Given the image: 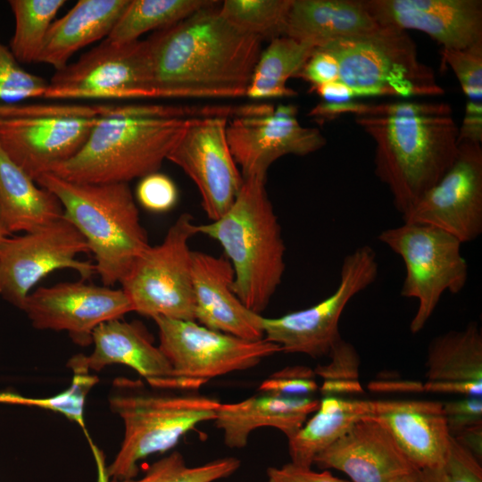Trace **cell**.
Segmentation results:
<instances>
[{
  "instance_id": "1",
  "label": "cell",
  "mask_w": 482,
  "mask_h": 482,
  "mask_svg": "<svg viewBox=\"0 0 482 482\" xmlns=\"http://www.w3.org/2000/svg\"><path fill=\"white\" fill-rule=\"evenodd\" d=\"M216 4L146 39L160 98L246 96L262 40L231 24Z\"/></svg>"
},
{
  "instance_id": "2",
  "label": "cell",
  "mask_w": 482,
  "mask_h": 482,
  "mask_svg": "<svg viewBox=\"0 0 482 482\" xmlns=\"http://www.w3.org/2000/svg\"><path fill=\"white\" fill-rule=\"evenodd\" d=\"M354 118L375 142V174L401 215L443 177L458 154L459 127L447 103H370Z\"/></svg>"
},
{
  "instance_id": "3",
  "label": "cell",
  "mask_w": 482,
  "mask_h": 482,
  "mask_svg": "<svg viewBox=\"0 0 482 482\" xmlns=\"http://www.w3.org/2000/svg\"><path fill=\"white\" fill-rule=\"evenodd\" d=\"M233 112L232 105H114L81 149L51 173L78 183H129L158 171L195 119Z\"/></svg>"
},
{
  "instance_id": "4",
  "label": "cell",
  "mask_w": 482,
  "mask_h": 482,
  "mask_svg": "<svg viewBox=\"0 0 482 482\" xmlns=\"http://www.w3.org/2000/svg\"><path fill=\"white\" fill-rule=\"evenodd\" d=\"M265 183L263 179L244 178L226 213L210 223L196 225L197 234L222 246L234 271L235 295L258 314L269 305L286 270V245Z\"/></svg>"
},
{
  "instance_id": "5",
  "label": "cell",
  "mask_w": 482,
  "mask_h": 482,
  "mask_svg": "<svg viewBox=\"0 0 482 482\" xmlns=\"http://www.w3.org/2000/svg\"><path fill=\"white\" fill-rule=\"evenodd\" d=\"M35 182L58 198L62 217L85 238L104 286L120 282L150 245L129 183H78L53 173Z\"/></svg>"
},
{
  "instance_id": "6",
  "label": "cell",
  "mask_w": 482,
  "mask_h": 482,
  "mask_svg": "<svg viewBox=\"0 0 482 482\" xmlns=\"http://www.w3.org/2000/svg\"><path fill=\"white\" fill-rule=\"evenodd\" d=\"M168 391L148 389L140 380H114L109 403L123 422L124 436L107 477L135 478L141 460L170 450L196 425L216 418L219 400L197 391Z\"/></svg>"
},
{
  "instance_id": "7",
  "label": "cell",
  "mask_w": 482,
  "mask_h": 482,
  "mask_svg": "<svg viewBox=\"0 0 482 482\" xmlns=\"http://www.w3.org/2000/svg\"><path fill=\"white\" fill-rule=\"evenodd\" d=\"M335 56L338 79L355 97L434 96L445 93L433 69L422 62L407 31L383 26L374 34L318 47Z\"/></svg>"
},
{
  "instance_id": "8",
  "label": "cell",
  "mask_w": 482,
  "mask_h": 482,
  "mask_svg": "<svg viewBox=\"0 0 482 482\" xmlns=\"http://www.w3.org/2000/svg\"><path fill=\"white\" fill-rule=\"evenodd\" d=\"M378 239L400 256L405 267L401 295L418 301L410 330L421 331L443 294L460 293L468 279V263L461 243L433 226L403 222L380 232Z\"/></svg>"
},
{
  "instance_id": "9",
  "label": "cell",
  "mask_w": 482,
  "mask_h": 482,
  "mask_svg": "<svg viewBox=\"0 0 482 482\" xmlns=\"http://www.w3.org/2000/svg\"><path fill=\"white\" fill-rule=\"evenodd\" d=\"M194 217L180 214L162 242L149 245L120 282L133 312L150 317L195 321L192 287Z\"/></svg>"
},
{
  "instance_id": "10",
  "label": "cell",
  "mask_w": 482,
  "mask_h": 482,
  "mask_svg": "<svg viewBox=\"0 0 482 482\" xmlns=\"http://www.w3.org/2000/svg\"><path fill=\"white\" fill-rule=\"evenodd\" d=\"M43 98H160L154 86L146 39L126 44L104 39L76 62L56 71Z\"/></svg>"
},
{
  "instance_id": "11",
  "label": "cell",
  "mask_w": 482,
  "mask_h": 482,
  "mask_svg": "<svg viewBox=\"0 0 482 482\" xmlns=\"http://www.w3.org/2000/svg\"><path fill=\"white\" fill-rule=\"evenodd\" d=\"M378 263L372 247L364 245L346 254L336 290L320 303L278 318L262 317L263 338L287 353L317 359L330 353L341 339L338 324L347 303L374 283Z\"/></svg>"
},
{
  "instance_id": "12",
  "label": "cell",
  "mask_w": 482,
  "mask_h": 482,
  "mask_svg": "<svg viewBox=\"0 0 482 482\" xmlns=\"http://www.w3.org/2000/svg\"><path fill=\"white\" fill-rule=\"evenodd\" d=\"M159 348L177 378L198 391L208 380L257 366L281 348L262 338L247 340L208 328L196 321L153 319Z\"/></svg>"
},
{
  "instance_id": "13",
  "label": "cell",
  "mask_w": 482,
  "mask_h": 482,
  "mask_svg": "<svg viewBox=\"0 0 482 482\" xmlns=\"http://www.w3.org/2000/svg\"><path fill=\"white\" fill-rule=\"evenodd\" d=\"M90 253L79 231L63 217L33 232L7 236L0 242V295L21 310L33 287L52 271L71 269L82 280L95 264L77 259Z\"/></svg>"
},
{
  "instance_id": "14",
  "label": "cell",
  "mask_w": 482,
  "mask_h": 482,
  "mask_svg": "<svg viewBox=\"0 0 482 482\" xmlns=\"http://www.w3.org/2000/svg\"><path fill=\"white\" fill-rule=\"evenodd\" d=\"M229 120L222 116L195 119L167 157L193 180L212 221L226 213L244 183L227 141Z\"/></svg>"
},
{
  "instance_id": "15",
  "label": "cell",
  "mask_w": 482,
  "mask_h": 482,
  "mask_svg": "<svg viewBox=\"0 0 482 482\" xmlns=\"http://www.w3.org/2000/svg\"><path fill=\"white\" fill-rule=\"evenodd\" d=\"M403 222L438 228L461 244L482 233V146L461 142L443 177L403 215Z\"/></svg>"
},
{
  "instance_id": "16",
  "label": "cell",
  "mask_w": 482,
  "mask_h": 482,
  "mask_svg": "<svg viewBox=\"0 0 482 482\" xmlns=\"http://www.w3.org/2000/svg\"><path fill=\"white\" fill-rule=\"evenodd\" d=\"M295 104L229 120L227 141L243 178L266 179L270 165L287 154L307 155L322 148L326 137L317 128L303 127Z\"/></svg>"
},
{
  "instance_id": "17",
  "label": "cell",
  "mask_w": 482,
  "mask_h": 482,
  "mask_svg": "<svg viewBox=\"0 0 482 482\" xmlns=\"http://www.w3.org/2000/svg\"><path fill=\"white\" fill-rule=\"evenodd\" d=\"M21 310L34 328L66 331L74 343L87 346L100 324L121 319L133 307L121 288L81 280L40 287L30 292Z\"/></svg>"
},
{
  "instance_id": "18",
  "label": "cell",
  "mask_w": 482,
  "mask_h": 482,
  "mask_svg": "<svg viewBox=\"0 0 482 482\" xmlns=\"http://www.w3.org/2000/svg\"><path fill=\"white\" fill-rule=\"evenodd\" d=\"M100 117L0 120V145L15 164L36 180L71 159Z\"/></svg>"
},
{
  "instance_id": "19",
  "label": "cell",
  "mask_w": 482,
  "mask_h": 482,
  "mask_svg": "<svg viewBox=\"0 0 482 482\" xmlns=\"http://www.w3.org/2000/svg\"><path fill=\"white\" fill-rule=\"evenodd\" d=\"M382 26L417 29L446 49L482 44L481 0H363Z\"/></svg>"
},
{
  "instance_id": "20",
  "label": "cell",
  "mask_w": 482,
  "mask_h": 482,
  "mask_svg": "<svg viewBox=\"0 0 482 482\" xmlns=\"http://www.w3.org/2000/svg\"><path fill=\"white\" fill-rule=\"evenodd\" d=\"M313 464L337 470L352 482H395L418 471L388 431L371 418L353 425Z\"/></svg>"
},
{
  "instance_id": "21",
  "label": "cell",
  "mask_w": 482,
  "mask_h": 482,
  "mask_svg": "<svg viewBox=\"0 0 482 482\" xmlns=\"http://www.w3.org/2000/svg\"><path fill=\"white\" fill-rule=\"evenodd\" d=\"M234 271L226 256L192 251V287L195 321L247 340L263 338L262 314L237 298L232 289Z\"/></svg>"
},
{
  "instance_id": "22",
  "label": "cell",
  "mask_w": 482,
  "mask_h": 482,
  "mask_svg": "<svg viewBox=\"0 0 482 482\" xmlns=\"http://www.w3.org/2000/svg\"><path fill=\"white\" fill-rule=\"evenodd\" d=\"M391 435L418 470L442 464L451 439L443 403L428 400H374L372 418Z\"/></svg>"
},
{
  "instance_id": "23",
  "label": "cell",
  "mask_w": 482,
  "mask_h": 482,
  "mask_svg": "<svg viewBox=\"0 0 482 482\" xmlns=\"http://www.w3.org/2000/svg\"><path fill=\"white\" fill-rule=\"evenodd\" d=\"M93 352L86 356L90 370L100 371L108 365H126L145 378L151 387L163 390L194 391L155 346L143 325L114 319L100 324L93 332Z\"/></svg>"
},
{
  "instance_id": "24",
  "label": "cell",
  "mask_w": 482,
  "mask_h": 482,
  "mask_svg": "<svg viewBox=\"0 0 482 482\" xmlns=\"http://www.w3.org/2000/svg\"><path fill=\"white\" fill-rule=\"evenodd\" d=\"M319 403L320 400L308 396L262 394L237 403H220L213 421L222 431L226 446L242 449L247 445L250 434L263 427L277 428L290 438Z\"/></svg>"
},
{
  "instance_id": "25",
  "label": "cell",
  "mask_w": 482,
  "mask_h": 482,
  "mask_svg": "<svg viewBox=\"0 0 482 482\" xmlns=\"http://www.w3.org/2000/svg\"><path fill=\"white\" fill-rule=\"evenodd\" d=\"M382 27L363 0H293L285 36L318 48L338 39L369 36Z\"/></svg>"
},
{
  "instance_id": "26",
  "label": "cell",
  "mask_w": 482,
  "mask_h": 482,
  "mask_svg": "<svg viewBox=\"0 0 482 482\" xmlns=\"http://www.w3.org/2000/svg\"><path fill=\"white\" fill-rule=\"evenodd\" d=\"M129 0H79L52 23L37 62L62 70L74 54L106 38Z\"/></svg>"
},
{
  "instance_id": "27",
  "label": "cell",
  "mask_w": 482,
  "mask_h": 482,
  "mask_svg": "<svg viewBox=\"0 0 482 482\" xmlns=\"http://www.w3.org/2000/svg\"><path fill=\"white\" fill-rule=\"evenodd\" d=\"M62 214L58 198L38 187L0 145V221L7 235L33 232Z\"/></svg>"
},
{
  "instance_id": "28",
  "label": "cell",
  "mask_w": 482,
  "mask_h": 482,
  "mask_svg": "<svg viewBox=\"0 0 482 482\" xmlns=\"http://www.w3.org/2000/svg\"><path fill=\"white\" fill-rule=\"evenodd\" d=\"M374 400L342 399L326 395L314 415L288 438L292 463L312 468L318 454L348 432L353 425L372 418Z\"/></svg>"
},
{
  "instance_id": "29",
  "label": "cell",
  "mask_w": 482,
  "mask_h": 482,
  "mask_svg": "<svg viewBox=\"0 0 482 482\" xmlns=\"http://www.w3.org/2000/svg\"><path fill=\"white\" fill-rule=\"evenodd\" d=\"M427 382L482 383V333L478 323L433 338L426 359Z\"/></svg>"
},
{
  "instance_id": "30",
  "label": "cell",
  "mask_w": 482,
  "mask_h": 482,
  "mask_svg": "<svg viewBox=\"0 0 482 482\" xmlns=\"http://www.w3.org/2000/svg\"><path fill=\"white\" fill-rule=\"evenodd\" d=\"M315 49L287 36L271 39L260 54L245 96L264 100L296 96L287 82L297 78Z\"/></svg>"
},
{
  "instance_id": "31",
  "label": "cell",
  "mask_w": 482,
  "mask_h": 482,
  "mask_svg": "<svg viewBox=\"0 0 482 482\" xmlns=\"http://www.w3.org/2000/svg\"><path fill=\"white\" fill-rule=\"evenodd\" d=\"M218 3L212 0H129L106 39L117 44L137 41L148 31L168 28Z\"/></svg>"
},
{
  "instance_id": "32",
  "label": "cell",
  "mask_w": 482,
  "mask_h": 482,
  "mask_svg": "<svg viewBox=\"0 0 482 482\" xmlns=\"http://www.w3.org/2000/svg\"><path fill=\"white\" fill-rule=\"evenodd\" d=\"M65 0H10L14 31L10 50L20 63L37 62L46 34Z\"/></svg>"
},
{
  "instance_id": "33",
  "label": "cell",
  "mask_w": 482,
  "mask_h": 482,
  "mask_svg": "<svg viewBox=\"0 0 482 482\" xmlns=\"http://www.w3.org/2000/svg\"><path fill=\"white\" fill-rule=\"evenodd\" d=\"M67 365L72 370L73 378L71 386L66 390L46 398H29L12 392H1L0 403L35 406L60 412L78 423L87 434L84 421L85 401L98 378L90 373L84 354L74 355Z\"/></svg>"
},
{
  "instance_id": "34",
  "label": "cell",
  "mask_w": 482,
  "mask_h": 482,
  "mask_svg": "<svg viewBox=\"0 0 482 482\" xmlns=\"http://www.w3.org/2000/svg\"><path fill=\"white\" fill-rule=\"evenodd\" d=\"M293 0H225L220 14L239 29L262 40L285 36Z\"/></svg>"
},
{
  "instance_id": "35",
  "label": "cell",
  "mask_w": 482,
  "mask_h": 482,
  "mask_svg": "<svg viewBox=\"0 0 482 482\" xmlns=\"http://www.w3.org/2000/svg\"><path fill=\"white\" fill-rule=\"evenodd\" d=\"M240 466V460L230 456L190 467L179 452L173 451L153 463L141 478L111 482H214L231 476Z\"/></svg>"
},
{
  "instance_id": "36",
  "label": "cell",
  "mask_w": 482,
  "mask_h": 482,
  "mask_svg": "<svg viewBox=\"0 0 482 482\" xmlns=\"http://www.w3.org/2000/svg\"><path fill=\"white\" fill-rule=\"evenodd\" d=\"M48 81L24 70L0 40V103L18 104L44 97Z\"/></svg>"
},
{
  "instance_id": "37",
  "label": "cell",
  "mask_w": 482,
  "mask_h": 482,
  "mask_svg": "<svg viewBox=\"0 0 482 482\" xmlns=\"http://www.w3.org/2000/svg\"><path fill=\"white\" fill-rule=\"evenodd\" d=\"M420 482H482L480 461L453 437L445 461L418 470Z\"/></svg>"
},
{
  "instance_id": "38",
  "label": "cell",
  "mask_w": 482,
  "mask_h": 482,
  "mask_svg": "<svg viewBox=\"0 0 482 482\" xmlns=\"http://www.w3.org/2000/svg\"><path fill=\"white\" fill-rule=\"evenodd\" d=\"M442 62L459 80L469 101L482 102V44L465 49L441 48Z\"/></svg>"
},
{
  "instance_id": "39",
  "label": "cell",
  "mask_w": 482,
  "mask_h": 482,
  "mask_svg": "<svg viewBox=\"0 0 482 482\" xmlns=\"http://www.w3.org/2000/svg\"><path fill=\"white\" fill-rule=\"evenodd\" d=\"M314 370L303 365L286 367L264 379L258 390L262 394L302 397L315 393L319 386Z\"/></svg>"
},
{
  "instance_id": "40",
  "label": "cell",
  "mask_w": 482,
  "mask_h": 482,
  "mask_svg": "<svg viewBox=\"0 0 482 482\" xmlns=\"http://www.w3.org/2000/svg\"><path fill=\"white\" fill-rule=\"evenodd\" d=\"M136 195L139 204L152 212H165L171 210L179 197L173 180L158 171L141 179Z\"/></svg>"
},
{
  "instance_id": "41",
  "label": "cell",
  "mask_w": 482,
  "mask_h": 482,
  "mask_svg": "<svg viewBox=\"0 0 482 482\" xmlns=\"http://www.w3.org/2000/svg\"><path fill=\"white\" fill-rule=\"evenodd\" d=\"M328 356L329 363L319 365L313 370L325 380H356L359 375V356L354 347L342 338L336 344Z\"/></svg>"
},
{
  "instance_id": "42",
  "label": "cell",
  "mask_w": 482,
  "mask_h": 482,
  "mask_svg": "<svg viewBox=\"0 0 482 482\" xmlns=\"http://www.w3.org/2000/svg\"><path fill=\"white\" fill-rule=\"evenodd\" d=\"M443 408L452 437L467 428L482 425L481 396H465L460 400L443 403Z\"/></svg>"
},
{
  "instance_id": "43",
  "label": "cell",
  "mask_w": 482,
  "mask_h": 482,
  "mask_svg": "<svg viewBox=\"0 0 482 482\" xmlns=\"http://www.w3.org/2000/svg\"><path fill=\"white\" fill-rule=\"evenodd\" d=\"M339 66L337 59L330 53L316 48L297 78L311 84V88L321 84L337 80Z\"/></svg>"
},
{
  "instance_id": "44",
  "label": "cell",
  "mask_w": 482,
  "mask_h": 482,
  "mask_svg": "<svg viewBox=\"0 0 482 482\" xmlns=\"http://www.w3.org/2000/svg\"><path fill=\"white\" fill-rule=\"evenodd\" d=\"M268 482H350L335 477L328 470L314 471L312 468H304L292 462L283 466L267 469Z\"/></svg>"
},
{
  "instance_id": "45",
  "label": "cell",
  "mask_w": 482,
  "mask_h": 482,
  "mask_svg": "<svg viewBox=\"0 0 482 482\" xmlns=\"http://www.w3.org/2000/svg\"><path fill=\"white\" fill-rule=\"evenodd\" d=\"M368 107L367 103L346 101V102H326L320 101L308 112V116L313 120L322 123L344 114H353L354 117L364 114Z\"/></svg>"
},
{
  "instance_id": "46",
  "label": "cell",
  "mask_w": 482,
  "mask_h": 482,
  "mask_svg": "<svg viewBox=\"0 0 482 482\" xmlns=\"http://www.w3.org/2000/svg\"><path fill=\"white\" fill-rule=\"evenodd\" d=\"M482 142V102L467 101L465 114L459 127L458 143Z\"/></svg>"
},
{
  "instance_id": "47",
  "label": "cell",
  "mask_w": 482,
  "mask_h": 482,
  "mask_svg": "<svg viewBox=\"0 0 482 482\" xmlns=\"http://www.w3.org/2000/svg\"><path fill=\"white\" fill-rule=\"evenodd\" d=\"M326 102H346L355 97L353 91L339 79L311 88Z\"/></svg>"
},
{
  "instance_id": "48",
  "label": "cell",
  "mask_w": 482,
  "mask_h": 482,
  "mask_svg": "<svg viewBox=\"0 0 482 482\" xmlns=\"http://www.w3.org/2000/svg\"><path fill=\"white\" fill-rule=\"evenodd\" d=\"M320 391L325 395L336 393H362V388L357 380H325Z\"/></svg>"
},
{
  "instance_id": "49",
  "label": "cell",
  "mask_w": 482,
  "mask_h": 482,
  "mask_svg": "<svg viewBox=\"0 0 482 482\" xmlns=\"http://www.w3.org/2000/svg\"><path fill=\"white\" fill-rule=\"evenodd\" d=\"M395 482H420L419 477H418V471L412 474H410L408 476H405Z\"/></svg>"
},
{
  "instance_id": "50",
  "label": "cell",
  "mask_w": 482,
  "mask_h": 482,
  "mask_svg": "<svg viewBox=\"0 0 482 482\" xmlns=\"http://www.w3.org/2000/svg\"><path fill=\"white\" fill-rule=\"evenodd\" d=\"M7 233L5 232V230L4 229L2 224H1V221H0V242L2 241V239H4L5 237H7Z\"/></svg>"
}]
</instances>
